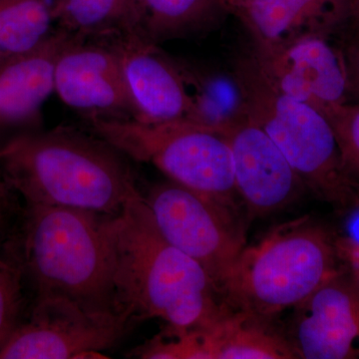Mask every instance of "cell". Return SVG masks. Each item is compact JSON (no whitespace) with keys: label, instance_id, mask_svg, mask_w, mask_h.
<instances>
[{"label":"cell","instance_id":"22","mask_svg":"<svg viewBox=\"0 0 359 359\" xmlns=\"http://www.w3.org/2000/svg\"><path fill=\"white\" fill-rule=\"evenodd\" d=\"M334 127L346 167L359 186V103H346L327 116Z\"/></svg>","mask_w":359,"mask_h":359},{"label":"cell","instance_id":"18","mask_svg":"<svg viewBox=\"0 0 359 359\" xmlns=\"http://www.w3.org/2000/svg\"><path fill=\"white\" fill-rule=\"evenodd\" d=\"M177 62L195 105L193 122L223 133L249 117L242 87L233 70L201 69Z\"/></svg>","mask_w":359,"mask_h":359},{"label":"cell","instance_id":"6","mask_svg":"<svg viewBox=\"0 0 359 359\" xmlns=\"http://www.w3.org/2000/svg\"><path fill=\"white\" fill-rule=\"evenodd\" d=\"M89 124L92 133L129 159L153 165L169 181L235 209L233 156L218 130L189 120L162 124L93 120Z\"/></svg>","mask_w":359,"mask_h":359},{"label":"cell","instance_id":"4","mask_svg":"<svg viewBox=\"0 0 359 359\" xmlns=\"http://www.w3.org/2000/svg\"><path fill=\"white\" fill-rule=\"evenodd\" d=\"M335 238L308 216L245 245L224 289L233 311L273 320L344 271Z\"/></svg>","mask_w":359,"mask_h":359},{"label":"cell","instance_id":"3","mask_svg":"<svg viewBox=\"0 0 359 359\" xmlns=\"http://www.w3.org/2000/svg\"><path fill=\"white\" fill-rule=\"evenodd\" d=\"M0 174L25 203L109 216L140 193L126 156L71 127L35 130L2 144Z\"/></svg>","mask_w":359,"mask_h":359},{"label":"cell","instance_id":"10","mask_svg":"<svg viewBox=\"0 0 359 359\" xmlns=\"http://www.w3.org/2000/svg\"><path fill=\"white\" fill-rule=\"evenodd\" d=\"M53 82L60 100L88 122L136 117L121 61L107 39L70 34L56 58Z\"/></svg>","mask_w":359,"mask_h":359},{"label":"cell","instance_id":"25","mask_svg":"<svg viewBox=\"0 0 359 359\" xmlns=\"http://www.w3.org/2000/svg\"><path fill=\"white\" fill-rule=\"evenodd\" d=\"M16 196L0 174V211L11 217L18 216L21 208L16 203Z\"/></svg>","mask_w":359,"mask_h":359},{"label":"cell","instance_id":"29","mask_svg":"<svg viewBox=\"0 0 359 359\" xmlns=\"http://www.w3.org/2000/svg\"><path fill=\"white\" fill-rule=\"evenodd\" d=\"M344 2V6H346V0H341Z\"/></svg>","mask_w":359,"mask_h":359},{"label":"cell","instance_id":"21","mask_svg":"<svg viewBox=\"0 0 359 359\" xmlns=\"http://www.w3.org/2000/svg\"><path fill=\"white\" fill-rule=\"evenodd\" d=\"M25 282L20 264L0 245V351L25 318Z\"/></svg>","mask_w":359,"mask_h":359},{"label":"cell","instance_id":"7","mask_svg":"<svg viewBox=\"0 0 359 359\" xmlns=\"http://www.w3.org/2000/svg\"><path fill=\"white\" fill-rule=\"evenodd\" d=\"M143 197L162 235L197 262L224 297L226 280L245 247L233 208L171 181L151 187Z\"/></svg>","mask_w":359,"mask_h":359},{"label":"cell","instance_id":"28","mask_svg":"<svg viewBox=\"0 0 359 359\" xmlns=\"http://www.w3.org/2000/svg\"><path fill=\"white\" fill-rule=\"evenodd\" d=\"M359 0H346V15L348 13V11L353 8V6H355L358 4Z\"/></svg>","mask_w":359,"mask_h":359},{"label":"cell","instance_id":"9","mask_svg":"<svg viewBox=\"0 0 359 359\" xmlns=\"http://www.w3.org/2000/svg\"><path fill=\"white\" fill-rule=\"evenodd\" d=\"M332 35L309 33L278 46H250V51L276 88L327 116L348 103L344 51Z\"/></svg>","mask_w":359,"mask_h":359},{"label":"cell","instance_id":"16","mask_svg":"<svg viewBox=\"0 0 359 359\" xmlns=\"http://www.w3.org/2000/svg\"><path fill=\"white\" fill-rule=\"evenodd\" d=\"M273 321L231 311L204 332L208 359H294L287 335Z\"/></svg>","mask_w":359,"mask_h":359},{"label":"cell","instance_id":"27","mask_svg":"<svg viewBox=\"0 0 359 359\" xmlns=\"http://www.w3.org/2000/svg\"><path fill=\"white\" fill-rule=\"evenodd\" d=\"M11 218L13 217L8 216V215L0 211V245L6 243L9 233H11V229H13V226H9Z\"/></svg>","mask_w":359,"mask_h":359},{"label":"cell","instance_id":"26","mask_svg":"<svg viewBox=\"0 0 359 359\" xmlns=\"http://www.w3.org/2000/svg\"><path fill=\"white\" fill-rule=\"evenodd\" d=\"M346 29V33H359V2L347 13L342 29Z\"/></svg>","mask_w":359,"mask_h":359},{"label":"cell","instance_id":"24","mask_svg":"<svg viewBox=\"0 0 359 359\" xmlns=\"http://www.w3.org/2000/svg\"><path fill=\"white\" fill-rule=\"evenodd\" d=\"M340 261L359 285V241L353 238H335Z\"/></svg>","mask_w":359,"mask_h":359},{"label":"cell","instance_id":"12","mask_svg":"<svg viewBox=\"0 0 359 359\" xmlns=\"http://www.w3.org/2000/svg\"><path fill=\"white\" fill-rule=\"evenodd\" d=\"M287 337L297 358H359V285L346 269L295 306Z\"/></svg>","mask_w":359,"mask_h":359},{"label":"cell","instance_id":"14","mask_svg":"<svg viewBox=\"0 0 359 359\" xmlns=\"http://www.w3.org/2000/svg\"><path fill=\"white\" fill-rule=\"evenodd\" d=\"M69 36L57 28L37 48L0 59V146L42 128V107L54 92L56 58Z\"/></svg>","mask_w":359,"mask_h":359},{"label":"cell","instance_id":"20","mask_svg":"<svg viewBox=\"0 0 359 359\" xmlns=\"http://www.w3.org/2000/svg\"><path fill=\"white\" fill-rule=\"evenodd\" d=\"M134 0H56L59 29L81 39H100L131 29Z\"/></svg>","mask_w":359,"mask_h":359},{"label":"cell","instance_id":"19","mask_svg":"<svg viewBox=\"0 0 359 359\" xmlns=\"http://www.w3.org/2000/svg\"><path fill=\"white\" fill-rule=\"evenodd\" d=\"M56 0H0V59L37 48L53 33Z\"/></svg>","mask_w":359,"mask_h":359},{"label":"cell","instance_id":"11","mask_svg":"<svg viewBox=\"0 0 359 359\" xmlns=\"http://www.w3.org/2000/svg\"><path fill=\"white\" fill-rule=\"evenodd\" d=\"M119 55L136 109L134 121L162 124L193 121L195 105L178 62L136 30L106 37Z\"/></svg>","mask_w":359,"mask_h":359},{"label":"cell","instance_id":"15","mask_svg":"<svg viewBox=\"0 0 359 359\" xmlns=\"http://www.w3.org/2000/svg\"><path fill=\"white\" fill-rule=\"evenodd\" d=\"M252 47H273L309 33L335 34L346 20L341 0H223Z\"/></svg>","mask_w":359,"mask_h":359},{"label":"cell","instance_id":"2","mask_svg":"<svg viewBox=\"0 0 359 359\" xmlns=\"http://www.w3.org/2000/svg\"><path fill=\"white\" fill-rule=\"evenodd\" d=\"M113 217L25 203L6 245L32 302L65 299L88 313L121 316L113 283Z\"/></svg>","mask_w":359,"mask_h":359},{"label":"cell","instance_id":"1","mask_svg":"<svg viewBox=\"0 0 359 359\" xmlns=\"http://www.w3.org/2000/svg\"><path fill=\"white\" fill-rule=\"evenodd\" d=\"M116 311L174 330L210 327L233 311L205 269L162 235L143 194L111 224Z\"/></svg>","mask_w":359,"mask_h":359},{"label":"cell","instance_id":"23","mask_svg":"<svg viewBox=\"0 0 359 359\" xmlns=\"http://www.w3.org/2000/svg\"><path fill=\"white\" fill-rule=\"evenodd\" d=\"M344 34L340 43L348 77V103H359V33Z\"/></svg>","mask_w":359,"mask_h":359},{"label":"cell","instance_id":"5","mask_svg":"<svg viewBox=\"0 0 359 359\" xmlns=\"http://www.w3.org/2000/svg\"><path fill=\"white\" fill-rule=\"evenodd\" d=\"M231 70L250 119L275 142L304 187L339 209L358 205L359 186L347 171L327 116L276 88L250 50L236 58Z\"/></svg>","mask_w":359,"mask_h":359},{"label":"cell","instance_id":"13","mask_svg":"<svg viewBox=\"0 0 359 359\" xmlns=\"http://www.w3.org/2000/svg\"><path fill=\"white\" fill-rule=\"evenodd\" d=\"M223 136L233 162L236 191L248 212L263 217L287 207L304 192V183L282 151L250 116Z\"/></svg>","mask_w":359,"mask_h":359},{"label":"cell","instance_id":"8","mask_svg":"<svg viewBox=\"0 0 359 359\" xmlns=\"http://www.w3.org/2000/svg\"><path fill=\"white\" fill-rule=\"evenodd\" d=\"M131 321L123 316L88 313L65 301L32 302L28 316L0 351V359L104 358Z\"/></svg>","mask_w":359,"mask_h":359},{"label":"cell","instance_id":"17","mask_svg":"<svg viewBox=\"0 0 359 359\" xmlns=\"http://www.w3.org/2000/svg\"><path fill=\"white\" fill-rule=\"evenodd\" d=\"M226 15L223 0H134L129 30L159 44L208 32Z\"/></svg>","mask_w":359,"mask_h":359}]
</instances>
